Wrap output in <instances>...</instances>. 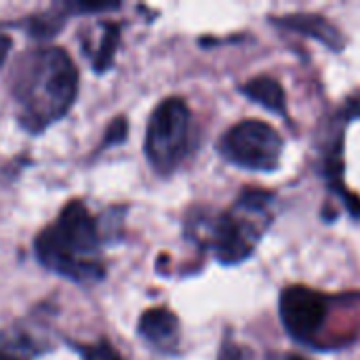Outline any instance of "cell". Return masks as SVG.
Masks as SVG:
<instances>
[{
	"label": "cell",
	"instance_id": "cell-11",
	"mask_svg": "<svg viewBox=\"0 0 360 360\" xmlns=\"http://www.w3.org/2000/svg\"><path fill=\"white\" fill-rule=\"evenodd\" d=\"M103 30V36H101V42L97 46V53L93 57V65L97 72H103L112 65L114 61V53H116V46H118V40H120V30L116 23H103L101 25Z\"/></svg>",
	"mask_w": 360,
	"mask_h": 360
},
{
	"label": "cell",
	"instance_id": "cell-9",
	"mask_svg": "<svg viewBox=\"0 0 360 360\" xmlns=\"http://www.w3.org/2000/svg\"><path fill=\"white\" fill-rule=\"evenodd\" d=\"M240 91L274 114H287V95L283 84L272 76H255L240 86Z\"/></svg>",
	"mask_w": 360,
	"mask_h": 360
},
{
	"label": "cell",
	"instance_id": "cell-5",
	"mask_svg": "<svg viewBox=\"0 0 360 360\" xmlns=\"http://www.w3.org/2000/svg\"><path fill=\"white\" fill-rule=\"evenodd\" d=\"M219 154L249 171H274L283 158V137L264 120H240L230 127L219 139Z\"/></svg>",
	"mask_w": 360,
	"mask_h": 360
},
{
	"label": "cell",
	"instance_id": "cell-17",
	"mask_svg": "<svg viewBox=\"0 0 360 360\" xmlns=\"http://www.w3.org/2000/svg\"><path fill=\"white\" fill-rule=\"evenodd\" d=\"M11 38L6 36V34H0V65L6 61V55H8V51H11Z\"/></svg>",
	"mask_w": 360,
	"mask_h": 360
},
{
	"label": "cell",
	"instance_id": "cell-16",
	"mask_svg": "<svg viewBox=\"0 0 360 360\" xmlns=\"http://www.w3.org/2000/svg\"><path fill=\"white\" fill-rule=\"evenodd\" d=\"M342 114L346 116V120H350V118H360V95H354V97H350V99L346 101Z\"/></svg>",
	"mask_w": 360,
	"mask_h": 360
},
{
	"label": "cell",
	"instance_id": "cell-1",
	"mask_svg": "<svg viewBox=\"0 0 360 360\" xmlns=\"http://www.w3.org/2000/svg\"><path fill=\"white\" fill-rule=\"evenodd\" d=\"M19 122L40 133L68 114L78 95V70L59 46L36 49L21 57L13 76Z\"/></svg>",
	"mask_w": 360,
	"mask_h": 360
},
{
	"label": "cell",
	"instance_id": "cell-19",
	"mask_svg": "<svg viewBox=\"0 0 360 360\" xmlns=\"http://www.w3.org/2000/svg\"><path fill=\"white\" fill-rule=\"evenodd\" d=\"M287 360H308V359H302V356H289Z\"/></svg>",
	"mask_w": 360,
	"mask_h": 360
},
{
	"label": "cell",
	"instance_id": "cell-2",
	"mask_svg": "<svg viewBox=\"0 0 360 360\" xmlns=\"http://www.w3.org/2000/svg\"><path fill=\"white\" fill-rule=\"evenodd\" d=\"M99 228L89 209L74 200L63 207L57 221L36 238V255L51 272L91 287L103 281L105 268L97 259Z\"/></svg>",
	"mask_w": 360,
	"mask_h": 360
},
{
	"label": "cell",
	"instance_id": "cell-10",
	"mask_svg": "<svg viewBox=\"0 0 360 360\" xmlns=\"http://www.w3.org/2000/svg\"><path fill=\"white\" fill-rule=\"evenodd\" d=\"M65 23V13H57V11H46V13H38L27 17L25 27L30 32V36L36 38H53Z\"/></svg>",
	"mask_w": 360,
	"mask_h": 360
},
{
	"label": "cell",
	"instance_id": "cell-15",
	"mask_svg": "<svg viewBox=\"0 0 360 360\" xmlns=\"http://www.w3.org/2000/svg\"><path fill=\"white\" fill-rule=\"evenodd\" d=\"M120 4L116 2H70L65 4V11H76V13H93V11H114Z\"/></svg>",
	"mask_w": 360,
	"mask_h": 360
},
{
	"label": "cell",
	"instance_id": "cell-6",
	"mask_svg": "<svg viewBox=\"0 0 360 360\" xmlns=\"http://www.w3.org/2000/svg\"><path fill=\"white\" fill-rule=\"evenodd\" d=\"M331 310V297L304 285L287 287L281 293L278 312L287 333L302 342L312 344L327 323Z\"/></svg>",
	"mask_w": 360,
	"mask_h": 360
},
{
	"label": "cell",
	"instance_id": "cell-7",
	"mask_svg": "<svg viewBox=\"0 0 360 360\" xmlns=\"http://www.w3.org/2000/svg\"><path fill=\"white\" fill-rule=\"evenodd\" d=\"M278 27L291 30V32H300L304 36L316 38L319 42H323L325 46H329L331 51H342L346 46V38L342 36V32L327 21L323 15H312V13H295V15H285L278 19H272Z\"/></svg>",
	"mask_w": 360,
	"mask_h": 360
},
{
	"label": "cell",
	"instance_id": "cell-12",
	"mask_svg": "<svg viewBox=\"0 0 360 360\" xmlns=\"http://www.w3.org/2000/svg\"><path fill=\"white\" fill-rule=\"evenodd\" d=\"M127 131H129V124H127L124 116H116V118L108 124V129H105V135H103V139H101L99 150H105V148H110V146L122 143V141L127 139Z\"/></svg>",
	"mask_w": 360,
	"mask_h": 360
},
{
	"label": "cell",
	"instance_id": "cell-3",
	"mask_svg": "<svg viewBox=\"0 0 360 360\" xmlns=\"http://www.w3.org/2000/svg\"><path fill=\"white\" fill-rule=\"evenodd\" d=\"M274 194L247 188L236 198L234 207L226 213H217L213 217H205V245L213 249L215 257L224 266H236L251 257L264 232L272 224V207Z\"/></svg>",
	"mask_w": 360,
	"mask_h": 360
},
{
	"label": "cell",
	"instance_id": "cell-14",
	"mask_svg": "<svg viewBox=\"0 0 360 360\" xmlns=\"http://www.w3.org/2000/svg\"><path fill=\"white\" fill-rule=\"evenodd\" d=\"M82 356H84V360H122L120 354L110 344H105V342L84 348L82 350Z\"/></svg>",
	"mask_w": 360,
	"mask_h": 360
},
{
	"label": "cell",
	"instance_id": "cell-8",
	"mask_svg": "<svg viewBox=\"0 0 360 360\" xmlns=\"http://www.w3.org/2000/svg\"><path fill=\"white\" fill-rule=\"evenodd\" d=\"M137 331L143 340L158 348H169L177 342L179 335V321L167 308H152L141 314Z\"/></svg>",
	"mask_w": 360,
	"mask_h": 360
},
{
	"label": "cell",
	"instance_id": "cell-4",
	"mask_svg": "<svg viewBox=\"0 0 360 360\" xmlns=\"http://www.w3.org/2000/svg\"><path fill=\"white\" fill-rule=\"evenodd\" d=\"M190 122L192 114L181 97L160 101L150 114L143 148L150 165L158 173H173L186 158L190 148Z\"/></svg>",
	"mask_w": 360,
	"mask_h": 360
},
{
	"label": "cell",
	"instance_id": "cell-18",
	"mask_svg": "<svg viewBox=\"0 0 360 360\" xmlns=\"http://www.w3.org/2000/svg\"><path fill=\"white\" fill-rule=\"evenodd\" d=\"M0 360H23V359H21V356H17V354H11V352L0 350Z\"/></svg>",
	"mask_w": 360,
	"mask_h": 360
},
{
	"label": "cell",
	"instance_id": "cell-13",
	"mask_svg": "<svg viewBox=\"0 0 360 360\" xmlns=\"http://www.w3.org/2000/svg\"><path fill=\"white\" fill-rule=\"evenodd\" d=\"M217 360H253V354L249 348L232 342V340H224L221 348H219V356Z\"/></svg>",
	"mask_w": 360,
	"mask_h": 360
}]
</instances>
